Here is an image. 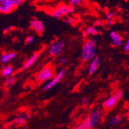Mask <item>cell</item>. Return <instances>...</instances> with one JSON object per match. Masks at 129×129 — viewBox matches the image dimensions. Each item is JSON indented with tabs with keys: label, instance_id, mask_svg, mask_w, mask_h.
Returning a JSON list of instances; mask_svg holds the SVG:
<instances>
[{
	"label": "cell",
	"instance_id": "7",
	"mask_svg": "<svg viewBox=\"0 0 129 129\" xmlns=\"http://www.w3.org/2000/svg\"><path fill=\"white\" fill-rule=\"evenodd\" d=\"M66 69H62L60 70L59 72H58L55 76H53V77L48 82L47 84H45L43 87V90H49L50 89H52L53 87H54L57 84H59L60 80L63 79V77H64L65 74H66Z\"/></svg>",
	"mask_w": 129,
	"mask_h": 129
},
{
	"label": "cell",
	"instance_id": "31",
	"mask_svg": "<svg viewBox=\"0 0 129 129\" xmlns=\"http://www.w3.org/2000/svg\"><path fill=\"white\" fill-rule=\"evenodd\" d=\"M16 129H19V128H16Z\"/></svg>",
	"mask_w": 129,
	"mask_h": 129
},
{
	"label": "cell",
	"instance_id": "19",
	"mask_svg": "<svg viewBox=\"0 0 129 129\" xmlns=\"http://www.w3.org/2000/svg\"><path fill=\"white\" fill-rule=\"evenodd\" d=\"M16 83V77L10 76L6 77V82H5V85L6 87H11L13 85H14V84Z\"/></svg>",
	"mask_w": 129,
	"mask_h": 129
},
{
	"label": "cell",
	"instance_id": "10",
	"mask_svg": "<svg viewBox=\"0 0 129 129\" xmlns=\"http://www.w3.org/2000/svg\"><path fill=\"white\" fill-rule=\"evenodd\" d=\"M109 36L111 40V44L114 46H116V47L122 46L124 41V38L119 33H118L117 31H111L109 34Z\"/></svg>",
	"mask_w": 129,
	"mask_h": 129
},
{
	"label": "cell",
	"instance_id": "17",
	"mask_svg": "<svg viewBox=\"0 0 129 129\" xmlns=\"http://www.w3.org/2000/svg\"><path fill=\"white\" fill-rule=\"evenodd\" d=\"M122 121V116L121 115H115L114 116L113 118H111L109 121V124L111 125H113V126H115V125H118Z\"/></svg>",
	"mask_w": 129,
	"mask_h": 129
},
{
	"label": "cell",
	"instance_id": "11",
	"mask_svg": "<svg viewBox=\"0 0 129 129\" xmlns=\"http://www.w3.org/2000/svg\"><path fill=\"white\" fill-rule=\"evenodd\" d=\"M40 53L41 52H36L34 53L29 59H27L24 63L22 64V70H27L29 69L30 67H32L35 63L37 62V60L39 59V57L40 56Z\"/></svg>",
	"mask_w": 129,
	"mask_h": 129
},
{
	"label": "cell",
	"instance_id": "5",
	"mask_svg": "<svg viewBox=\"0 0 129 129\" xmlns=\"http://www.w3.org/2000/svg\"><path fill=\"white\" fill-rule=\"evenodd\" d=\"M122 96H123V91L121 90H118L114 94H112L107 100L104 101V102L103 103L104 109L106 111L113 109L116 106L117 103L121 99Z\"/></svg>",
	"mask_w": 129,
	"mask_h": 129
},
{
	"label": "cell",
	"instance_id": "3",
	"mask_svg": "<svg viewBox=\"0 0 129 129\" xmlns=\"http://www.w3.org/2000/svg\"><path fill=\"white\" fill-rule=\"evenodd\" d=\"M101 120V112L99 109H95L91 111L87 118L82 122L87 129L94 128Z\"/></svg>",
	"mask_w": 129,
	"mask_h": 129
},
{
	"label": "cell",
	"instance_id": "26",
	"mask_svg": "<svg viewBox=\"0 0 129 129\" xmlns=\"http://www.w3.org/2000/svg\"><path fill=\"white\" fill-rule=\"evenodd\" d=\"M13 29H14V27H13V26H9L6 27V28L4 29L3 33H10L11 31H13Z\"/></svg>",
	"mask_w": 129,
	"mask_h": 129
},
{
	"label": "cell",
	"instance_id": "13",
	"mask_svg": "<svg viewBox=\"0 0 129 129\" xmlns=\"http://www.w3.org/2000/svg\"><path fill=\"white\" fill-rule=\"evenodd\" d=\"M101 64V58L99 56H96L93 59L90 61V66H89V69H88V73L90 75H92L94 74L98 69L99 68Z\"/></svg>",
	"mask_w": 129,
	"mask_h": 129
},
{
	"label": "cell",
	"instance_id": "23",
	"mask_svg": "<svg viewBox=\"0 0 129 129\" xmlns=\"http://www.w3.org/2000/svg\"><path fill=\"white\" fill-rule=\"evenodd\" d=\"M34 40H35V38H34L33 36H28V37L26 38L25 43H26V44H27V45H30V44L33 43Z\"/></svg>",
	"mask_w": 129,
	"mask_h": 129
},
{
	"label": "cell",
	"instance_id": "6",
	"mask_svg": "<svg viewBox=\"0 0 129 129\" xmlns=\"http://www.w3.org/2000/svg\"><path fill=\"white\" fill-rule=\"evenodd\" d=\"M64 47H65V43L63 40H54L49 46V48H48L49 54L52 57L59 56L62 53Z\"/></svg>",
	"mask_w": 129,
	"mask_h": 129
},
{
	"label": "cell",
	"instance_id": "8",
	"mask_svg": "<svg viewBox=\"0 0 129 129\" xmlns=\"http://www.w3.org/2000/svg\"><path fill=\"white\" fill-rule=\"evenodd\" d=\"M16 8L13 0H0V14L11 13Z\"/></svg>",
	"mask_w": 129,
	"mask_h": 129
},
{
	"label": "cell",
	"instance_id": "9",
	"mask_svg": "<svg viewBox=\"0 0 129 129\" xmlns=\"http://www.w3.org/2000/svg\"><path fill=\"white\" fill-rule=\"evenodd\" d=\"M30 29H33L37 34L42 35L45 30V26L41 20L37 18H33L30 21Z\"/></svg>",
	"mask_w": 129,
	"mask_h": 129
},
{
	"label": "cell",
	"instance_id": "2",
	"mask_svg": "<svg viewBox=\"0 0 129 129\" xmlns=\"http://www.w3.org/2000/svg\"><path fill=\"white\" fill-rule=\"evenodd\" d=\"M74 8L69 4H60L53 9L50 13V15L54 19H60L66 16H70L74 13Z\"/></svg>",
	"mask_w": 129,
	"mask_h": 129
},
{
	"label": "cell",
	"instance_id": "24",
	"mask_svg": "<svg viewBox=\"0 0 129 129\" xmlns=\"http://www.w3.org/2000/svg\"><path fill=\"white\" fill-rule=\"evenodd\" d=\"M122 46H123V50H124V51L126 52V53H128V51H129V40H128V39L126 40L125 43H123Z\"/></svg>",
	"mask_w": 129,
	"mask_h": 129
},
{
	"label": "cell",
	"instance_id": "25",
	"mask_svg": "<svg viewBox=\"0 0 129 129\" xmlns=\"http://www.w3.org/2000/svg\"><path fill=\"white\" fill-rule=\"evenodd\" d=\"M13 1L15 4L16 7H18L20 5H22V3H24L26 2V0H13Z\"/></svg>",
	"mask_w": 129,
	"mask_h": 129
},
{
	"label": "cell",
	"instance_id": "27",
	"mask_svg": "<svg viewBox=\"0 0 129 129\" xmlns=\"http://www.w3.org/2000/svg\"><path fill=\"white\" fill-rule=\"evenodd\" d=\"M74 129H87V128L85 127V125H84L83 123H81L80 124H79V125L76 126Z\"/></svg>",
	"mask_w": 129,
	"mask_h": 129
},
{
	"label": "cell",
	"instance_id": "1",
	"mask_svg": "<svg viewBox=\"0 0 129 129\" xmlns=\"http://www.w3.org/2000/svg\"><path fill=\"white\" fill-rule=\"evenodd\" d=\"M98 43L95 39L90 38L84 41L81 48L80 58L84 62H90L97 56Z\"/></svg>",
	"mask_w": 129,
	"mask_h": 129
},
{
	"label": "cell",
	"instance_id": "29",
	"mask_svg": "<svg viewBox=\"0 0 129 129\" xmlns=\"http://www.w3.org/2000/svg\"><path fill=\"white\" fill-rule=\"evenodd\" d=\"M88 102H89V99L87 98H84L83 99H82V101H81V103L83 105H87L88 104Z\"/></svg>",
	"mask_w": 129,
	"mask_h": 129
},
{
	"label": "cell",
	"instance_id": "21",
	"mask_svg": "<svg viewBox=\"0 0 129 129\" xmlns=\"http://www.w3.org/2000/svg\"><path fill=\"white\" fill-rule=\"evenodd\" d=\"M115 15H116V13H115L114 11H113V10H108L105 16H106L107 19H114V17H115Z\"/></svg>",
	"mask_w": 129,
	"mask_h": 129
},
{
	"label": "cell",
	"instance_id": "22",
	"mask_svg": "<svg viewBox=\"0 0 129 129\" xmlns=\"http://www.w3.org/2000/svg\"><path fill=\"white\" fill-rule=\"evenodd\" d=\"M69 62V59L67 57V56H61L60 58H59V63H60V64H61V65H65V64H67V63Z\"/></svg>",
	"mask_w": 129,
	"mask_h": 129
},
{
	"label": "cell",
	"instance_id": "18",
	"mask_svg": "<svg viewBox=\"0 0 129 129\" xmlns=\"http://www.w3.org/2000/svg\"><path fill=\"white\" fill-rule=\"evenodd\" d=\"M64 22H65V23H67V25L74 26L77 23V18H75L74 16H68L64 17Z\"/></svg>",
	"mask_w": 129,
	"mask_h": 129
},
{
	"label": "cell",
	"instance_id": "16",
	"mask_svg": "<svg viewBox=\"0 0 129 129\" xmlns=\"http://www.w3.org/2000/svg\"><path fill=\"white\" fill-rule=\"evenodd\" d=\"M13 72H14V69H13V66H11V65H6V66H5L1 70V71H0V74H1L2 77L6 78L8 77L12 76V74H13Z\"/></svg>",
	"mask_w": 129,
	"mask_h": 129
},
{
	"label": "cell",
	"instance_id": "4",
	"mask_svg": "<svg viewBox=\"0 0 129 129\" xmlns=\"http://www.w3.org/2000/svg\"><path fill=\"white\" fill-rule=\"evenodd\" d=\"M54 76L53 67L50 65L45 66L43 67L36 75V79L39 83H45V82L50 80Z\"/></svg>",
	"mask_w": 129,
	"mask_h": 129
},
{
	"label": "cell",
	"instance_id": "30",
	"mask_svg": "<svg viewBox=\"0 0 129 129\" xmlns=\"http://www.w3.org/2000/svg\"><path fill=\"white\" fill-rule=\"evenodd\" d=\"M101 21L99 20V19L96 20L94 22H93V26H95V27L99 26H101Z\"/></svg>",
	"mask_w": 129,
	"mask_h": 129
},
{
	"label": "cell",
	"instance_id": "14",
	"mask_svg": "<svg viewBox=\"0 0 129 129\" xmlns=\"http://www.w3.org/2000/svg\"><path fill=\"white\" fill-rule=\"evenodd\" d=\"M30 115L28 113H22L20 114L19 115H18L16 118H15V120L13 121V123L16 125H23L25 124L29 119Z\"/></svg>",
	"mask_w": 129,
	"mask_h": 129
},
{
	"label": "cell",
	"instance_id": "12",
	"mask_svg": "<svg viewBox=\"0 0 129 129\" xmlns=\"http://www.w3.org/2000/svg\"><path fill=\"white\" fill-rule=\"evenodd\" d=\"M16 56V53L13 51L5 52L0 56V63L2 64H7L10 61L14 60Z\"/></svg>",
	"mask_w": 129,
	"mask_h": 129
},
{
	"label": "cell",
	"instance_id": "15",
	"mask_svg": "<svg viewBox=\"0 0 129 129\" xmlns=\"http://www.w3.org/2000/svg\"><path fill=\"white\" fill-rule=\"evenodd\" d=\"M98 33H99V31L97 29V27L93 26H90L87 27L84 30L82 31V36L84 37H87L88 36H97Z\"/></svg>",
	"mask_w": 129,
	"mask_h": 129
},
{
	"label": "cell",
	"instance_id": "28",
	"mask_svg": "<svg viewBox=\"0 0 129 129\" xmlns=\"http://www.w3.org/2000/svg\"><path fill=\"white\" fill-rule=\"evenodd\" d=\"M114 23V19H107V22H106V25L107 26H112Z\"/></svg>",
	"mask_w": 129,
	"mask_h": 129
},
{
	"label": "cell",
	"instance_id": "20",
	"mask_svg": "<svg viewBox=\"0 0 129 129\" xmlns=\"http://www.w3.org/2000/svg\"><path fill=\"white\" fill-rule=\"evenodd\" d=\"M84 3V0H69V5L72 7H78L80 6Z\"/></svg>",
	"mask_w": 129,
	"mask_h": 129
}]
</instances>
